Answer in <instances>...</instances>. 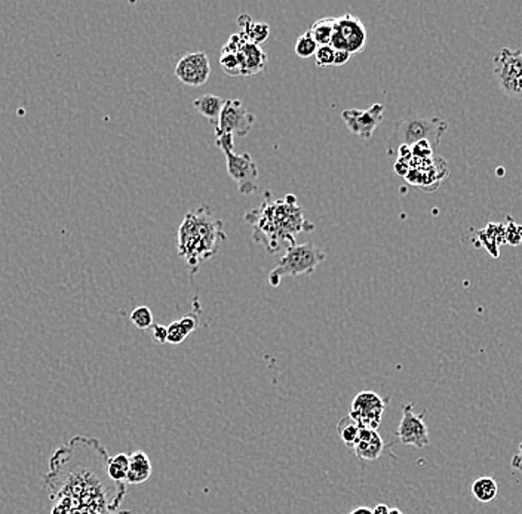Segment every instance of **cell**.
Masks as SVG:
<instances>
[{"instance_id": "cell-1", "label": "cell", "mask_w": 522, "mask_h": 514, "mask_svg": "<svg viewBox=\"0 0 522 514\" xmlns=\"http://www.w3.org/2000/svg\"><path fill=\"white\" fill-rule=\"evenodd\" d=\"M269 199L270 193L266 192L263 204L245 215V221L253 226L254 240L263 245L267 252L276 254L282 245H296L298 233H311L315 226L306 220L296 196L288 194L279 200Z\"/></svg>"}, {"instance_id": "cell-2", "label": "cell", "mask_w": 522, "mask_h": 514, "mask_svg": "<svg viewBox=\"0 0 522 514\" xmlns=\"http://www.w3.org/2000/svg\"><path fill=\"white\" fill-rule=\"evenodd\" d=\"M223 226L207 205L184 215L178 230V254L190 269V274L219 254L220 243L226 240Z\"/></svg>"}, {"instance_id": "cell-3", "label": "cell", "mask_w": 522, "mask_h": 514, "mask_svg": "<svg viewBox=\"0 0 522 514\" xmlns=\"http://www.w3.org/2000/svg\"><path fill=\"white\" fill-rule=\"evenodd\" d=\"M448 131V123L438 116H424L408 110L395 122L393 131L388 138V154L395 156L401 147H412L426 141L436 148L443 134Z\"/></svg>"}, {"instance_id": "cell-4", "label": "cell", "mask_w": 522, "mask_h": 514, "mask_svg": "<svg viewBox=\"0 0 522 514\" xmlns=\"http://www.w3.org/2000/svg\"><path fill=\"white\" fill-rule=\"evenodd\" d=\"M327 254L320 251L313 243L291 245L286 247L285 255L278 261L276 267L270 271L267 280L276 288L284 277H296L300 274H312L320 262H324Z\"/></svg>"}, {"instance_id": "cell-5", "label": "cell", "mask_w": 522, "mask_h": 514, "mask_svg": "<svg viewBox=\"0 0 522 514\" xmlns=\"http://www.w3.org/2000/svg\"><path fill=\"white\" fill-rule=\"evenodd\" d=\"M494 76L506 95L522 98V51L501 48L494 58Z\"/></svg>"}, {"instance_id": "cell-6", "label": "cell", "mask_w": 522, "mask_h": 514, "mask_svg": "<svg viewBox=\"0 0 522 514\" xmlns=\"http://www.w3.org/2000/svg\"><path fill=\"white\" fill-rule=\"evenodd\" d=\"M366 28L356 15L344 13L334 20V33L331 46L334 49H344L352 55L359 54L366 45Z\"/></svg>"}, {"instance_id": "cell-7", "label": "cell", "mask_w": 522, "mask_h": 514, "mask_svg": "<svg viewBox=\"0 0 522 514\" xmlns=\"http://www.w3.org/2000/svg\"><path fill=\"white\" fill-rule=\"evenodd\" d=\"M388 402L389 397L383 399L374 392H361L352 400L349 416L353 421L358 423L361 428L377 430L381 424V418L383 414H385Z\"/></svg>"}, {"instance_id": "cell-8", "label": "cell", "mask_w": 522, "mask_h": 514, "mask_svg": "<svg viewBox=\"0 0 522 514\" xmlns=\"http://www.w3.org/2000/svg\"><path fill=\"white\" fill-rule=\"evenodd\" d=\"M255 124V116L247 110L240 100H226L219 123L216 127V136L238 135L248 136Z\"/></svg>"}, {"instance_id": "cell-9", "label": "cell", "mask_w": 522, "mask_h": 514, "mask_svg": "<svg viewBox=\"0 0 522 514\" xmlns=\"http://www.w3.org/2000/svg\"><path fill=\"white\" fill-rule=\"evenodd\" d=\"M226 156L227 173L230 178L238 182L240 194H253L257 192L258 166L250 153L236 154L233 150L223 151Z\"/></svg>"}, {"instance_id": "cell-10", "label": "cell", "mask_w": 522, "mask_h": 514, "mask_svg": "<svg viewBox=\"0 0 522 514\" xmlns=\"http://www.w3.org/2000/svg\"><path fill=\"white\" fill-rule=\"evenodd\" d=\"M396 438L402 445L416 446L419 449L431 445L429 430L424 423V412H414V403H407L402 408V418L396 430Z\"/></svg>"}, {"instance_id": "cell-11", "label": "cell", "mask_w": 522, "mask_h": 514, "mask_svg": "<svg viewBox=\"0 0 522 514\" xmlns=\"http://www.w3.org/2000/svg\"><path fill=\"white\" fill-rule=\"evenodd\" d=\"M385 119V105L377 103L366 110L359 108H347L342 112V120L346 123L347 129L364 139H370L380 123Z\"/></svg>"}, {"instance_id": "cell-12", "label": "cell", "mask_w": 522, "mask_h": 514, "mask_svg": "<svg viewBox=\"0 0 522 514\" xmlns=\"http://www.w3.org/2000/svg\"><path fill=\"white\" fill-rule=\"evenodd\" d=\"M177 79L187 86H204L211 76V64L205 52H190L181 57L174 69Z\"/></svg>"}, {"instance_id": "cell-13", "label": "cell", "mask_w": 522, "mask_h": 514, "mask_svg": "<svg viewBox=\"0 0 522 514\" xmlns=\"http://www.w3.org/2000/svg\"><path fill=\"white\" fill-rule=\"evenodd\" d=\"M236 55L240 62L242 76L257 74L261 70H265L267 64V54L260 48V45H254L248 40L243 42Z\"/></svg>"}, {"instance_id": "cell-14", "label": "cell", "mask_w": 522, "mask_h": 514, "mask_svg": "<svg viewBox=\"0 0 522 514\" xmlns=\"http://www.w3.org/2000/svg\"><path fill=\"white\" fill-rule=\"evenodd\" d=\"M385 442H383L381 436L377 433V430H368L362 428L359 439L352 450L359 460L364 461H376L385 452Z\"/></svg>"}, {"instance_id": "cell-15", "label": "cell", "mask_w": 522, "mask_h": 514, "mask_svg": "<svg viewBox=\"0 0 522 514\" xmlns=\"http://www.w3.org/2000/svg\"><path fill=\"white\" fill-rule=\"evenodd\" d=\"M151 476V462L144 450H135L129 455V469L125 484L141 485Z\"/></svg>"}, {"instance_id": "cell-16", "label": "cell", "mask_w": 522, "mask_h": 514, "mask_svg": "<svg viewBox=\"0 0 522 514\" xmlns=\"http://www.w3.org/2000/svg\"><path fill=\"white\" fill-rule=\"evenodd\" d=\"M475 235H477L478 245H484L487 247V251L494 258L500 257L499 246L501 243H506V240H504V226L503 224L491 223L487 227H484L482 230L475 231Z\"/></svg>"}, {"instance_id": "cell-17", "label": "cell", "mask_w": 522, "mask_h": 514, "mask_svg": "<svg viewBox=\"0 0 522 514\" xmlns=\"http://www.w3.org/2000/svg\"><path fill=\"white\" fill-rule=\"evenodd\" d=\"M240 35L254 45H261L269 39L270 25L267 23H255L248 15H240L238 18Z\"/></svg>"}, {"instance_id": "cell-18", "label": "cell", "mask_w": 522, "mask_h": 514, "mask_svg": "<svg viewBox=\"0 0 522 514\" xmlns=\"http://www.w3.org/2000/svg\"><path fill=\"white\" fill-rule=\"evenodd\" d=\"M224 104L226 101L219 95H214V93H205V95L199 97L193 101V107L202 116H205L212 124H216V127L219 123Z\"/></svg>"}, {"instance_id": "cell-19", "label": "cell", "mask_w": 522, "mask_h": 514, "mask_svg": "<svg viewBox=\"0 0 522 514\" xmlns=\"http://www.w3.org/2000/svg\"><path fill=\"white\" fill-rule=\"evenodd\" d=\"M472 493L480 503H491L499 493V485L493 477H480L472 484Z\"/></svg>"}, {"instance_id": "cell-20", "label": "cell", "mask_w": 522, "mask_h": 514, "mask_svg": "<svg viewBox=\"0 0 522 514\" xmlns=\"http://www.w3.org/2000/svg\"><path fill=\"white\" fill-rule=\"evenodd\" d=\"M129 469V455L117 454L107 462V474L115 484H125Z\"/></svg>"}, {"instance_id": "cell-21", "label": "cell", "mask_w": 522, "mask_h": 514, "mask_svg": "<svg viewBox=\"0 0 522 514\" xmlns=\"http://www.w3.org/2000/svg\"><path fill=\"white\" fill-rule=\"evenodd\" d=\"M334 20L335 18H332V17L320 18L316 23H313V25L311 27V30H309L311 35L319 46L331 45L332 33H334Z\"/></svg>"}, {"instance_id": "cell-22", "label": "cell", "mask_w": 522, "mask_h": 514, "mask_svg": "<svg viewBox=\"0 0 522 514\" xmlns=\"http://www.w3.org/2000/svg\"><path fill=\"white\" fill-rule=\"evenodd\" d=\"M361 430L362 428L358 426V423L353 421V419L349 415L346 418H343L342 421L339 423V426H337V431H339V434H340V439L350 449L355 448V445L359 439V436H361Z\"/></svg>"}, {"instance_id": "cell-23", "label": "cell", "mask_w": 522, "mask_h": 514, "mask_svg": "<svg viewBox=\"0 0 522 514\" xmlns=\"http://www.w3.org/2000/svg\"><path fill=\"white\" fill-rule=\"evenodd\" d=\"M318 48H319V45L312 37L311 31H306V33H303L297 39L296 46H294V51H296L297 57H300L301 59H307V58H311V57H315L316 55Z\"/></svg>"}, {"instance_id": "cell-24", "label": "cell", "mask_w": 522, "mask_h": 514, "mask_svg": "<svg viewBox=\"0 0 522 514\" xmlns=\"http://www.w3.org/2000/svg\"><path fill=\"white\" fill-rule=\"evenodd\" d=\"M131 322L134 323V326H137L138 329H149L150 326H153V313L151 310L146 305H140L134 308V311L131 313Z\"/></svg>"}, {"instance_id": "cell-25", "label": "cell", "mask_w": 522, "mask_h": 514, "mask_svg": "<svg viewBox=\"0 0 522 514\" xmlns=\"http://www.w3.org/2000/svg\"><path fill=\"white\" fill-rule=\"evenodd\" d=\"M220 66H221L223 71L227 76H230V77L242 76L240 62H239L236 54H221V57H220Z\"/></svg>"}, {"instance_id": "cell-26", "label": "cell", "mask_w": 522, "mask_h": 514, "mask_svg": "<svg viewBox=\"0 0 522 514\" xmlns=\"http://www.w3.org/2000/svg\"><path fill=\"white\" fill-rule=\"evenodd\" d=\"M504 240L512 246H518L522 242V226L516 224L511 216H508V224L504 226Z\"/></svg>"}, {"instance_id": "cell-27", "label": "cell", "mask_w": 522, "mask_h": 514, "mask_svg": "<svg viewBox=\"0 0 522 514\" xmlns=\"http://www.w3.org/2000/svg\"><path fill=\"white\" fill-rule=\"evenodd\" d=\"M334 54L335 49L332 48L331 45H325V46H319L316 55H315V61L318 67H328V66H334Z\"/></svg>"}, {"instance_id": "cell-28", "label": "cell", "mask_w": 522, "mask_h": 514, "mask_svg": "<svg viewBox=\"0 0 522 514\" xmlns=\"http://www.w3.org/2000/svg\"><path fill=\"white\" fill-rule=\"evenodd\" d=\"M189 335L184 332V329L181 328V325L178 320L173 322L170 326H168V342L174 346L181 344V342L186 339Z\"/></svg>"}, {"instance_id": "cell-29", "label": "cell", "mask_w": 522, "mask_h": 514, "mask_svg": "<svg viewBox=\"0 0 522 514\" xmlns=\"http://www.w3.org/2000/svg\"><path fill=\"white\" fill-rule=\"evenodd\" d=\"M180 325L181 328L184 329V332H186L187 335H190L199 325V320H197V316L195 313H190V315H186L184 317H181L180 320Z\"/></svg>"}, {"instance_id": "cell-30", "label": "cell", "mask_w": 522, "mask_h": 514, "mask_svg": "<svg viewBox=\"0 0 522 514\" xmlns=\"http://www.w3.org/2000/svg\"><path fill=\"white\" fill-rule=\"evenodd\" d=\"M153 339L158 344H165L168 342V326H162V325H155L153 326V332H151Z\"/></svg>"}, {"instance_id": "cell-31", "label": "cell", "mask_w": 522, "mask_h": 514, "mask_svg": "<svg viewBox=\"0 0 522 514\" xmlns=\"http://www.w3.org/2000/svg\"><path fill=\"white\" fill-rule=\"evenodd\" d=\"M411 150H412V154L424 156V158H427L429 154H432L434 147L431 144H429V143H426V141H422V143H417L416 146H412Z\"/></svg>"}, {"instance_id": "cell-32", "label": "cell", "mask_w": 522, "mask_h": 514, "mask_svg": "<svg viewBox=\"0 0 522 514\" xmlns=\"http://www.w3.org/2000/svg\"><path fill=\"white\" fill-rule=\"evenodd\" d=\"M352 58V54L344 51V49H335V54H334V66H344L346 62H349V59Z\"/></svg>"}, {"instance_id": "cell-33", "label": "cell", "mask_w": 522, "mask_h": 514, "mask_svg": "<svg viewBox=\"0 0 522 514\" xmlns=\"http://www.w3.org/2000/svg\"><path fill=\"white\" fill-rule=\"evenodd\" d=\"M512 467H514V469L515 470H518V472H521L522 473V442L519 443V446H518V452L514 455V458H512Z\"/></svg>"}, {"instance_id": "cell-34", "label": "cell", "mask_w": 522, "mask_h": 514, "mask_svg": "<svg viewBox=\"0 0 522 514\" xmlns=\"http://www.w3.org/2000/svg\"><path fill=\"white\" fill-rule=\"evenodd\" d=\"M374 514H389L390 513V508L386 506V504H378L374 510H373Z\"/></svg>"}, {"instance_id": "cell-35", "label": "cell", "mask_w": 522, "mask_h": 514, "mask_svg": "<svg viewBox=\"0 0 522 514\" xmlns=\"http://www.w3.org/2000/svg\"><path fill=\"white\" fill-rule=\"evenodd\" d=\"M349 514H374V513L371 508H368V507H358L355 510H352Z\"/></svg>"}, {"instance_id": "cell-36", "label": "cell", "mask_w": 522, "mask_h": 514, "mask_svg": "<svg viewBox=\"0 0 522 514\" xmlns=\"http://www.w3.org/2000/svg\"><path fill=\"white\" fill-rule=\"evenodd\" d=\"M389 514H404V513L401 510H398V508H390Z\"/></svg>"}]
</instances>
